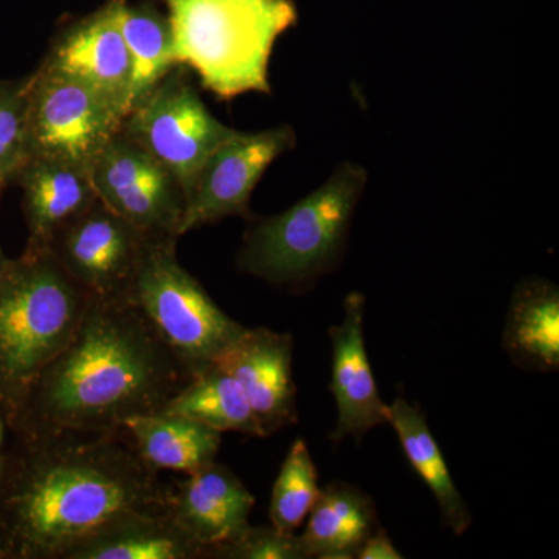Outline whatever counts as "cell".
Listing matches in <instances>:
<instances>
[{
    "label": "cell",
    "mask_w": 559,
    "mask_h": 559,
    "mask_svg": "<svg viewBox=\"0 0 559 559\" xmlns=\"http://www.w3.org/2000/svg\"><path fill=\"white\" fill-rule=\"evenodd\" d=\"M205 559H310L300 535L248 525L237 538L212 547Z\"/></svg>",
    "instance_id": "cell-26"
},
{
    "label": "cell",
    "mask_w": 559,
    "mask_h": 559,
    "mask_svg": "<svg viewBox=\"0 0 559 559\" xmlns=\"http://www.w3.org/2000/svg\"><path fill=\"white\" fill-rule=\"evenodd\" d=\"M502 347L520 369L557 371L559 367V293L544 280L521 283L511 297Z\"/></svg>",
    "instance_id": "cell-18"
},
{
    "label": "cell",
    "mask_w": 559,
    "mask_h": 559,
    "mask_svg": "<svg viewBox=\"0 0 559 559\" xmlns=\"http://www.w3.org/2000/svg\"><path fill=\"white\" fill-rule=\"evenodd\" d=\"M91 179L98 200L151 240H179L186 210L179 180L121 132L92 162Z\"/></svg>",
    "instance_id": "cell-9"
},
{
    "label": "cell",
    "mask_w": 559,
    "mask_h": 559,
    "mask_svg": "<svg viewBox=\"0 0 559 559\" xmlns=\"http://www.w3.org/2000/svg\"><path fill=\"white\" fill-rule=\"evenodd\" d=\"M296 145L290 127L235 131L202 165L186 200L179 237L227 216L250 215V197L267 167Z\"/></svg>",
    "instance_id": "cell-11"
},
{
    "label": "cell",
    "mask_w": 559,
    "mask_h": 559,
    "mask_svg": "<svg viewBox=\"0 0 559 559\" xmlns=\"http://www.w3.org/2000/svg\"><path fill=\"white\" fill-rule=\"evenodd\" d=\"M28 83L31 75L21 80L0 81V193L16 180L31 157Z\"/></svg>",
    "instance_id": "cell-25"
},
{
    "label": "cell",
    "mask_w": 559,
    "mask_h": 559,
    "mask_svg": "<svg viewBox=\"0 0 559 559\" xmlns=\"http://www.w3.org/2000/svg\"><path fill=\"white\" fill-rule=\"evenodd\" d=\"M2 432H3L2 423H0V441H2Z\"/></svg>",
    "instance_id": "cell-29"
},
{
    "label": "cell",
    "mask_w": 559,
    "mask_h": 559,
    "mask_svg": "<svg viewBox=\"0 0 559 559\" xmlns=\"http://www.w3.org/2000/svg\"><path fill=\"white\" fill-rule=\"evenodd\" d=\"M178 238L150 240L128 301L156 330L191 377L212 366L248 326L226 314L180 264Z\"/></svg>",
    "instance_id": "cell-6"
},
{
    "label": "cell",
    "mask_w": 559,
    "mask_h": 559,
    "mask_svg": "<svg viewBox=\"0 0 559 559\" xmlns=\"http://www.w3.org/2000/svg\"><path fill=\"white\" fill-rule=\"evenodd\" d=\"M27 114L31 157L90 168L124 120L91 86L43 64L31 75Z\"/></svg>",
    "instance_id": "cell-8"
},
{
    "label": "cell",
    "mask_w": 559,
    "mask_h": 559,
    "mask_svg": "<svg viewBox=\"0 0 559 559\" xmlns=\"http://www.w3.org/2000/svg\"><path fill=\"white\" fill-rule=\"evenodd\" d=\"M294 342L289 333L246 329L213 360L241 385L263 437L297 423L293 374Z\"/></svg>",
    "instance_id": "cell-13"
},
{
    "label": "cell",
    "mask_w": 559,
    "mask_h": 559,
    "mask_svg": "<svg viewBox=\"0 0 559 559\" xmlns=\"http://www.w3.org/2000/svg\"><path fill=\"white\" fill-rule=\"evenodd\" d=\"M120 3L121 0H108L66 28L43 66L87 84L127 119L131 58L120 28Z\"/></svg>",
    "instance_id": "cell-12"
},
{
    "label": "cell",
    "mask_w": 559,
    "mask_h": 559,
    "mask_svg": "<svg viewBox=\"0 0 559 559\" xmlns=\"http://www.w3.org/2000/svg\"><path fill=\"white\" fill-rule=\"evenodd\" d=\"M319 492V473L307 441L297 439L272 487L271 524L282 532L296 533L310 516Z\"/></svg>",
    "instance_id": "cell-24"
},
{
    "label": "cell",
    "mask_w": 559,
    "mask_h": 559,
    "mask_svg": "<svg viewBox=\"0 0 559 559\" xmlns=\"http://www.w3.org/2000/svg\"><path fill=\"white\" fill-rule=\"evenodd\" d=\"M300 539L308 558H356L364 540L378 524L377 509L369 495L344 481L320 488Z\"/></svg>",
    "instance_id": "cell-20"
},
{
    "label": "cell",
    "mask_w": 559,
    "mask_h": 559,
    "mask_svg": "<svg viewBox=\"0 0 559 559\" xmlns=\"http://www.w3.org/2000/svg\"><path fill=\"white\" fill-rule=\"evenodd\" d=\"M143 462L157 471L197 473L216 462L223 432L168 412L135 415L121 426Z\"/></svg>",
    "instance_id": "cell-17"
},
{
    "label": "cell",
    "mask_w": 559,
    "mask_h": 559,
    "mask_svg": "<svg viewBox=\"0 0 559 559\" xmlns=\"http://www.w3.org/2000/svg\"><path fill=\"white\" fill-rule=\"evenodd\" d=\"M91 297L49 248H28L0 272V407L11 426L40 371L79 329Z\"/></svg>",
    "instance_id": "cell-3"
},
{
    "label": "cell",
    "mask_w": 559,
    "mask_h": 559,
    "mask_svg": "<svg viewBox=\"0 0 559 559\" xmlns=\"http://www.w3.org/2000/svg\"><path fill=\"white\" fill-rule=\"evenodd\" d=\"M204 554L168 511L114 522L70 547L62 559H204Z\"/></svg>",
    "instance_id": "cell-19"
},
{
    "label": "cell",
    "mask_w": 559,
    "mask_h": 559,
    "mask_svg": "<svg viewBox=\"0 0 559 559\" xmlns=\"http://www.w3.org/2000/svg\"><path fill=\"white\" fill-rule=\"evenodd\" d=\"M151 238L100 200L69 221L47 248L95 300H127Z\"/></svg>",
    "instance_id": "cell-10"
},
{
    "label": "cell",
    "mask_w": 559,
    "mask_h": 559,
    "mask_svg": "<svg viewBox=\"0 0 559 559\" xmlns=\"http://www.w3.org/2000/svg\"><path fill=\"white\" fill-rule=\"evenodd\" d=\"M120 28L131 58V112L178 62L170 21L154 3L121 0Z\"/></svg>",
    "instance_id": "cell-23"
},
{
    "label": "cell",
    "mask_w": 559,
    "mask_h": 559,
    "mask_svg": "<svg viewBox=\"0 0 559 559\" xmlns=\"http://www.w3.org/2000/svg\"><path fill=\"white\" fill-rule=\"evenodd\" d=\"M176 62L221 100L270 94V58L297 24L293 0H167Z\"/></svg>",
    "instance_id": "cell-4"
},
{
    "label": "cell",
    "mask_w": 559,
    "mask_h": 559,
    "mask_svg": "<svg viewBox=\"0 0 559 559\" xmlns=\"http://www.w3.org/2000/svg\"><path fill=\"white\" fill-rule=\"evenodd\" d=\"M5 259H3L2 250H0V272L3 270V264H5Z\"/></svg>",
    "instance_id": "cell-28"
},
{
    "label": "cell",
    "mask_w": 559,
    "mask_h": 559,
    "mask_svg": "<svg viewBox=\"0 0 559 559\" xmlns=\"http://www.w3.org/2000/svg\"><path fill=\"white\" fill-rule=\"evenodd\" d=\"M190 378L134 305L91 299L13 428L21 437L110 432L135 415L160 412Z\"/></svg>",
    "instance_id": "cell-2"
},
{
    "label": "cell",
    "mask_w": 559,
    "mask_h": 559,
    "mask_svg": "<svg viewBox=\"0 0 559 559\" xmlns=\"http://www.w3.org/2000/svg\"><path fill=\"white\" fill-rule=\"evenodd\" d=\"M22 441L0 487V558L62 559L114 522L171 509L173 485L143 462L123 428Z\"/></svg>",
    "instance_id": "cell-1"
},
{
    "label": "cell",
    "mask_w": 559,
    "mask_h": 559,
    "mask_svg": "<svg viewBox=\"0 0 559 559\" xmlns=\"http://www.w3.org/2000/svg\"><path fill=\"white\" fill-rule=\"evenodd\" d=\"M255 498L227 466L212 463L173 484L170 513L179 527L204 547L229 543L248 527Z\"/></svg>",
    "instance_id": "cell-15"
},
{
    "label": "cell",
    "mask_w": 559,
    "mask_h": 559,
    "mask_svg": "<svg viewBox=\"0 0 559 559\" xmlns=\"http://www.w3.org/2000/svg\"><path fill=\"white\" fill-rule=\"evenodd\" d=\"M367 173L344 164L322 187L293 207L253 219L238 253V267L275 285H304L340 255Z\"/></svg>",
    "instance_id": "cell-5"
},
{
    "label": "cell",
    "mask_w": 559,
    "mask_h": 559,
    "mask_svg": "<svg viewBox=\"0 0 559 559\" xmlns=\"http://www.w3.org/2000/svg\"><path fill=\"white\" fill-rule=\"evenodd\" d=\"M358 559H403L384 528L378 527L359 547Z\"/></svg>",
    "instance_id": "cell-27"
},
{
    "label": "cell",
    "mask_w": 559,
    "mask_h": 559,
    "mask_svg": "<svg viewBox=\"0 0 559 559\" xmlns=\"http://www.w3.org/2000/svg\"><path fill=\"white\" fill-rule=\"evenodd\" d=\"M364 297L349 294L344 300L342 322L329 330L330 389L337 407V423L330 433L334 443L347 437L362 440L369 430L388 425L389 404L381 399L364 340Z\"/></svg>",
    "instance_id": "cell-14"
},
{
    "label": "cell",
    "mask_w": 559,
    "mask_h": 559,
    "mask_svg": "<svg viewBox=\"0 0 559 559\" xmlns=\"http://www.w3.org/2000/svg\"><path fill=\"white\" fill-rule=\"evenodd\" d=\"M160 412L182 415L219 432L263 437L241 385L215 364L191 377Z\"/></svg>",
    "instance_id": "cell-22"
},
{
    "label": "cell",
    "mask_w": 559,
    "mask_h": 559,
    "mask_svg": "<svg viewBox=\"0 0 559 559\" xmlns=\"http://www.w3.org/2000/svg\"><path fill=\"white\" fill-rule=\"evenodd\" d=\"M14 182L24 191L28 248H47L58 230L98 200L90 167L55 157H31Z\"/></svg>",
    "instance_id": "cell-16"
},
{
    "label": "cell",
    "mask_w": 559,
    "mask_h": 559,
    "mask_svg": "<svg viewBox=\"0 0 559 559\" xmlns=\"http://www.w3.org/2000/svg\"><path fill=\"white\" fill-rule=\"evenodd\" d=\"M235 131L210 112L180 64L128 114L120 130L179 180L186 200L204 162Z\"/></svg>",
    "instance_id": "cell-7"
},
{
    "label": "cell",
    "mask_w": 559,
    "mask_h": 559,
    "mask_svg": "<svg viewBox=\"0 0 559 559\" xmlns=\"http://www.w3.org/2000/svg\"><path fill=\"white\" fill-rule=\"evenodd\" d=\"M388 425L399 436L401 448L412 468L437 499L444 525L457 536L468 532L473 522L468 503L455 487L443 451L440 450L425 414L419 407L412 406L409 401L399 396L389 404Z\"/></svg>",
    "instance_id": "cell-21"
}]
</instances>
